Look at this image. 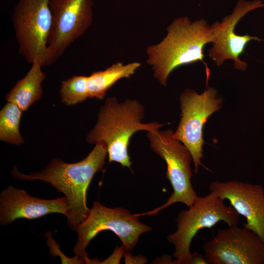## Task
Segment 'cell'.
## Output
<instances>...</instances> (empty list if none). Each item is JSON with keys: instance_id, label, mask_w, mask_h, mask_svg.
I'll return each mask as SVG.
<instances>
[{"instance_id": "1", "label": "cell", "mask_w": 264, "mask_h": 264, "mask_svg": "<svg viewBox=\"0 0 264 264\" xmlns=\"http://www.w3.org/2000/svg\"><path fill=\"white\" fill-rule=\"evenodd\" d=\"M107 155L106 145L99 142L86 157L78 162L68 163L56 158L41 171L29 174L22 173L15 165L11 175L19 180L49 183L63 193L70 206L66 217L68 227L76 231L90 210L86 203L87 189L94 175L102 170Z\"/></svg>"}, {"instance_id": "2", "label": "cell", "mask_w": 264, "mask_h": 264, "mask_svg": "<svg viewBox=\"0 0 264 264\" xmlns=\"http://www.w3.org/2000/svg\"><path fill=\"white\" fill-rule=\"evenodd\" d=\"M167 34L158 43L146 49V63L154 77L163 86L172 72L181 66L198 61L205 65L208 81L210 70L204 60V49L215 39V31L204 19L191 22L187 17L174 19L167 28Z\"/></svg>"}, {"instance_id": "3", "label": "cell", "mask_w": 264, "mask_h": 264, "mask_svg": "<svg viewBox=\"0 0 264 264\" xmlns=\"http://www.w3.org/2000/svg\"><path fill=\"white\" fill-rule=\"evenodd\" d=\"M144 114V106L136 99L120 103L115 97H108L100 108L97 121L86 141L90 144L103 143L109 163L116 162L131 169L132 163L128 149L133 134L139 131H155L164 125L156 122L142 123Z\"/></svg>"}, {"instance_id": "4", "label": "cell", "mask_w": 264, "mask_h": 264, "mask_svg": "<svg viewBox=\"0 0 264 264\" xmlns=\"http://www.w3.org/2000/svg\"><path fill=\"white\" fill-rule=\"evenodd\" d=\"M240 216L231 205L227 206L224 200L213 192L198 196L188 210L179 213L176 230L167 236L169 242L174 245L173 256L176 264H189L192 256L191 244L200 230L211 228L220 221L228 226L237 225Z\"/></svg>"}, {"instance_id": "5", "label": "cell", "mask_w": 264, "mask_h": 264, "mask_svg": "<svg viewBox=\"0 0 264 264\" xmlns=\"http://www.w3.org/2000/svg\"><path fill=\"white\" fill-rule=\"evenodd\" d=\"M173 133L171 129L147 132L151 148L166 163V178L171 184L173 192L163 205L148 212L135 214L137 217L157 214L177 202L183 203L189 207L198 197L191 183L192 155L180 141L174 138Z\"/></svg>"}, {"instance_id": "6", "label": "cell", "mask_w": 264, "mask_h": 264, "mask_svg": "<svg viewBox=\"0 0 264 264\" xmlns=\"http://www.w3.org/2000/svg\"><path fill=\"white\" fill-rule=\"evenodd\" d=\"M107 230L113 232L122 241L126 251H130L137 244L139 236L151 231L152 228L141 223L127 209L110 208L95 201L88 216L76 230L78 238L73 253L88 264L90 259L86 252V247L98 233Z\"/></svg>"}, {"instance_id": "7", "label": "cell", "mask_w": 264, "mask_h": 264, "mask_svg": "<svg viewBox=\"0 0 264 264\" xmlns=\"http://www.w3.org/2000/svg\"><path fill=\"white\" fill-rule=\"evenodd\" d=\"M50 0H19L12 22L19 53L27 62L39 61L44 66L52 16Z\"/></svg>"}, {"instance_id": "8", "label": "cell", "mask_w": 264, "mask_h": 264, "mask_svg": "<svg viewBox=\"0 0 264 264\" xmlns=\"http://www.w3.org/2000/svg\"><path fill=\"white\" fill-rule=\"evenodd\" d=\"M181 120L173 137L180 141L190 151L194 164V172L198 167H206L201 162L203 157V130L208 117L219 110L221 99L217 91L208 88L201 94L187 88L179 96Z\"/></svg>"}, {"instance_id": "9", "label": "cell", "mask_w": 264, "mask_h": 264, "mask_svg": "<svg viewBox=\"0 0 264 264\" xmlns=\"http://www.w3.org/2000/svg\"><path fill=\"white\" fill-rule=\"evenodd\" d=\"M51 28L44 66L54 63L93 22L92 0H50Z\"/></svg>"}, {"instance_id": "10", "label": "cell", "mask_w": 264, "mask_h": 264, "mask_svg": "<svg viewBox=\"0 0 264 264\" xmlns=\"http://www.w3.org/2000/svg\"><path fill=\"white\" fill-rule=\"evenodd\" d=\"M202 249L208 264H264V242L253 231L237 225L218 229Z\"/></svg>"}, {"instance_id": "11", "label": "cell", "mask_w": 264, "mask_h": 264, "mask_svg": "<svg viewBox=\"0 0 264 264\" xmlns=\"http://www.w3.org/2000/svg\"><path fill=\"white\" fill-rule=\"evenodd\" d=\"M263 7L264 1L262 0H239L231 14L223 18L220 22L216 21L211 25L215 35L208 55L218 66L222 65L227 60H232L236 68L241 70L247 68V64L241 61L240 55L244 52L249 42L262 40L248 34L237 35L235 32V27L247 13Z\"/></svg>"}, {"instance_id": "12", "label": "cell", "mask_w": 264, "mask_h": 264, "mask_svg": "<svg viewBox=\"0 0 264 264\" xmlns=\"http://www.w3.org/2000/svg\"><path fill=\"white\" fill-rule=\"evenodd\" d=\"M209 189L220 198L228 200L244 217L243 227L256 233L264 242V188L261 184L238 181H213Z\"/></svg>"}, {"instance_id": "13", "label": "cell", "mask_w": 264, "mask_h": 264, "mask_svg": "<svg viewBox=\"0 0 264 264\" xmlns=\"http://www.w3.org/2000/svg\"><path fill=\"white\" fill-rule=\"evenodd\" d=\"M69 209L66 197L42 199L11 185L0 195V223L2 225L11 224L17 219L34 220L51 213L62 214L67 217Z\"/></svg>"}, {"instance_id": "14", "label": "cell", "mask_w": 264, "mask_h": 264, "mask_svg": "<svg viewBox=\"0 0 264 264\" xmlns=\"http://www.w3.org/2000/svg\"><path fill=\"white\" fill-rule=\"evenodd\" d=\"M42 67L39 61H34L26 75L19 80L6 95L7 102L16 104L24 111L40 100L43 93L42 83L46 78Z\"/></svg>"}, {"instance_id": "15", "label": "cell", "mask_w": 264, "mask_h": 264, "mask_svg": "<svg viewBox=\"0 0 264 264\" xmlns=\"http://www.w3.org/2000/svg\"><path fill=\"white\" fill-rule=\"evenodd\" d=\"M141 66V63L138 62L126 64L118 62L104 70L92 73L87 76L88 98L103 99L107 91L117 81L123 78H131Z\"/></svg>"}, {"instance_id": "16", "label": "cell", "mask_w": 264, "mask_h": 264, "mask_svg": "<svg viewBox=\"0 0 264 264\" xmlns=\"http://www.w3.org/2000/svg\"><path fill=\"white\" fill-rule=\"evenodd\" d=\"M23 111L16 104L7 102L0 111V140L20 146L24 143L19 126Z\"/></svg>"}, {"instance_id": "17", "label": "cell", "mask_w": 264, "mask_h": 264, "mask_svg": "<svg viewBox=\"0 0 264 264\" xmlns=\"http://www.w3.org/2000/svg\"><path fill=\"white\" fill-rule=\"evenodd\" d=\"M59 93L61 102L66 106L81 103L88 98L87 76L74 75L61 83Z\"/></svg>"}, {"instance_id": "18", "label": "cell", "mask_w": 264, "mask_h": 264, "mask_svg": "<svg viewBox=\"0 0 264 264\" xmlns=\"http://www.w3.org/2000/svg\"><path fill=\"white\" fill-rule=\"evenodd\" d=\"M44 235L47 238L46 244L49 248L50 253L54 257L59 256L61 259L62 264H80L86 263L85 260L79 256H75L73 258L66 257L62 252L59 246L52 238L50 232H46Z\"/></svg>"}, {"instance_id": "19", "label": "cell", "mask_w": 264, "mask_h": 264, "mask_svg": "<svg viewBox=\"0 0 264 264\" xmlns=\"http://www.w3.org/2000/svg\"><path fill=\"white\" fill-rule=\"evenodd\" d=\"M126 251L123 245L121 247H116L112 254L100 264H119L121 258L124 256Z\"/></svg>"}, {"instance_id": "20", "label": "cell", "mask_w": 264, "mask_h": 264, "mask_svg": "<svg viewBox=\"0 0 264 264\" xmlns=\"http://www.w3.org/2000/svg\"><path fill=\"white\" fill-rule=\"evenodd\" d=\"M125 264H144L147 261L146 258L142 256H132L126 251L124 255Z\"/></svg>"}, {"instance_id": "21", "label": "cell", "mask_w": 264, "mask_h": 264, "mask_svg": "<svg viewBox=\"0 0 264 264\" xmlns=\"http://www.w3.org/2000/svg\"><path fill=\"white\" fill-rule=\"evenodd\" d=\"M189 264H208L204 256L197 252L192 253Z\"/></svg>"}]
</instances>
